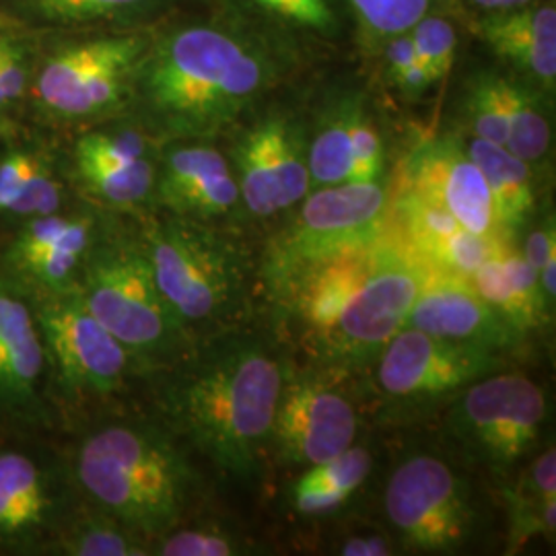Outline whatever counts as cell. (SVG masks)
Segmentation results:
<instances>
[{
  "label": "cell",
  "mask_w": 556,
  "mask_h": 556,
  "mask_svg": "<svg viewBox=\"0 0 556 556\" xmlns=\"http://www.w3.org/2000/svg\"><path fill=\"white\" fill-rule=\"evenodd\" d=\"M167 369L160 390L167 429L223 475L256 477L287 381V367L268 338L220 334Z\"/></svg>",
  "instance_id": "1"
},
{
  "label": "cell",
  "mask_w": 556,
  "mask_h": 556,
  "mask_svg": "<svg viewBox=\"0 0 556 556\" xmlns=\"http://www.w3.org/2000/svg\"><path fill=\"white\" fill-rule=\"evenodd\" d=\"M68 472L85 505L151 544L181 523L199 489L179 439L165 422L147 418L93 427L80 439Z\"/></svg>",
  "instance_id": "2"
},
{
  "label": "cell",
  "mask_w": 556,
  "mask_h": 556,
  "mask_svg": "<svg viewBox=\"0 0 556 556\" xmlns=\"http://www.w3.org/2000/svg\"><path fill=\"white\" fill-rule=\"evenodd\" d=\"M140 98L172 137H211L258 100L268 68L241 41L213 27H190L144 62Z\"/></svg>",
  "instance_id": "3"
},
{
  "label": "cell",
  "mask_w": 556,
  "mask_h": 556,
  "mask_svg": "<svg viewBox=\"0 0 556 556\" xmlns=\"http://www.w3.org/2000/svg\"><path fill=\"white\" fill-rule=\"evenodd\" d=\"M77 291L140 371L167 369L190 351V332L161 295L139 236L101 229L80 268Z\"/></svg>",
  "instance_id": "4"
},
{
  "label": "cell",
  "mask_w": 556,
  "mask_h": 556,
  "mask_svg": "<svg viewBox=\"0 0 556 556\" xmlns=\"http://www.w3.org/2000/svg\"><path fill=\"white\" fill-rule=\"evenodd\" d=\"M139 239L161 295L190 334L238 314L248 275L233 239L176 215L147 223Z\"/></svg>",
  "instance_id": "5"
},
{
  "label": "cell",
  "mask_w": 556,
  "mask_h": 556,
  "mask_svg": "<svg viewBox=\"0 0 556 556\" xmlns=\"http://www.w3.org/2000/svg\"><path fill=\"white\" fill-rule=\"evenodd\" d=\"M390 219L386 190L374 184H338L307 192L298 217L266 248L262 278L278 303L319 264L378 239Z\"/></svg>",
  "instance_id": "6"
},
{
  "label": "cell",
  "mask_w": 556,
  "mask_h": 556,
  "mask_svg": "<svg viewBox=\"0 0 556 556\" xmlns=\"http://www.w3.org/2000/svg\"><path fill=\"white\" fill-rule=\"evenodd\" d=\"M427 273L429 268L388 220L369 275L337 324L309 351V357L334 371L376 361L390 340L406 328Z\"/></svg>",
  "instance_id": "7"
},
{
  "label": "cell",
  "mask_w": 556,
  "mask_h": 556,
  "mask_svg": "<svg viewBox=\"0 0 556 556\" xmlns=\"http://www.w3.org/2000/svg\"><path fill=\"white\" fill-rule=\"evenodd\" d=\"M29 298L50 363L54 394L71 397L116 394L137 365L87 309L77 287Z\"/></svg>",
  "instance_id": "8"
},
{
  "label": "cell",
  "mask_w": 556,
  "mask_h": 556,
  "mask_svg": "<svg viewBox=\"0 0 556 556\" xmlns=\"http://www.w3.org/2000/svg\"><path fill=\"white\" fill-rule=\"evenodd\" d=\"M546 420V396L521 374H491L459 392L447 435L495 472L509 470L536 445Z\"/></svg>",
  "instance_id": "9"
},
{
  "label": "cell",
  "mask_w": 556,
  "mask_h": 556,
  "mask_svg": "<svg viewBox=\"0 0 556 556\" xmlns=\"http://www.w3.org/2000/svg\"><path fill=\"white\" fill-rule=\"evenodd\" d=\"M386 514L406 546L454 553L475 530V507L450 464L418 454L397 464L386 489Z\"/></svg>",
  "instance_id": "10"
},
{
  "label": "cell",
  "mask_w": 556,
  "mask_h": 556,
  "mask_svg": "<svg viewBox=\"0 0 556 556\" xmlns=\"http://www.w3.org/2000/svg\"><path fill=\"white\" fill-rule=\"evenodd\" d=\"M68 468L34 450H0V551L50 553L77 511Z\"/></svg>",
  "instance_id": "11"
},
{
  "label": "cell",
  "mask_w": 556,
  "mask_h": 556,
  "mask_svg": "<svg viewBox=\"0 0 556 556\" xmlns=\"http://www.w3.org/2000/svg\"><path fill=\"white\" fill-rule=\"evenodd\" d=\"M357 429L355 404L338 388L334 369L305 374L282 386L268 450L282 466L309 468L355 445Z\"/></svg>",
  "instance_id": "12"
},
{
  "label": "cell",
  "mask_w": 556,
  "mask_h": 556,
  "mask_svg": "<svg viewBox=\"0 0 556 556\" xmlns=\"http://www.w3.org/2000/svg\"><path fill=\"white\" fill-rule=\"evenodd\" d=\"M378 386L397 402H425L462 392L501 369V353L404 328L378 358Z\"/></svg>",
  "instance_id": "13"
},
{
  "label": "cell",
  "mask_w": 556,
  "mask_h": 556,
  "mask_svg": "<svg viewBox=\"0 0 556 556\" xmlns=\"http://www.w3.org/2000/svg\"><path fill=\"white\" fill-rule=\"evenodd\" d=\"M54 417V388L29 293L0 273V420L41 427Z\"/></svg>",
  "instance_id": "14"
},
{
  "label": "cell",
  "mask_w": 556,
  "mask_h": 556,
  "mask_svg": "<svg viewBox=\"0 0 556 556\" xmlns=\"http://www.w3.org/2000/svg\"><path fill=\"white\" fill-rule=\"evenodd\" d=\"M139 38H110L68 48L48 60L38 79L41 108L62 119L98 116L118 103L140 56Z\"/></svg>",
  "instance_id": "15"
},
{
  "label": "cell",
  "mask_w": 556,
  "mask_h": 556,
  "mask_svg": "<svg viewBox=\"0 0 556 556\" xmlns=\"http://www.w3.org/2000/svg\"><path fill=\"white\" fill-rule=\"evenodd\" d=\"M100 233V223L89 213L59 211L23 220L2 252L0 273L29 295L71 291Z\"/></svg>",
  "instance_id": "16"
},
{
  "label": "cell",
  "mask_w": 556,
  "mask_h": 556,
  "mask_svg": "<svg viewBox=\"0 0 556 556\" xmlns=\"http://www.w3.org/2000/svg\"><path fill=\"white\" fill-rule=\"evenodd\" d=\"M241 202L256 217H273L307 197V147L287 118H266L248 130L236 147Z\"/></svg>",
  "instance_id": "17"
},
{
  "label": "cell",
  "mask_w": 556,
  "mask_h": 556,
  "mask_svg": "<svg viewBox=\"0 0 556 556\" xmlns=\"http://www.w3.org/2000/svg\"><path fill=\"white\" fill-rule=\"evenodd\" d=\"M402 188L433 202L478 236L511 241L498 223L486 179L468 151L454 140L418 149L404 172Z\"/></svg>",
  "instance_id": "18"
},
{
  "label": "cell",
  "mask_w": 556,
  "mask_h": 556,
  "mask_svg": "<svg viewBox=\"0 0 556 556\" xmlns=\"http://www.w3.org/2000/svg\"><path fill=\"white\" fill-rule=\"evenodd\" d=\"M406 328L495 353L514 351L523 337L478 295L468 278L439 270L427 273Z\"/></svg>",
  "instance_id": "19"
},
{
  "label": "cell",
  "mask_w": 556,
  "mask_h": 556,
  "mask_svg": "<svg viewBox=\"0 0 556 556\" xmlns=\"http://www.w3.org/2000/svg\"><path fill=\"white\" fill-rule=\"evenodd\" d=\"M397 236L429 270L470 278L478 266L511 250L509 239L478 236L429 200L402 188L390 208Z\"/></svg>",
  "instance_id": "20"
},
{
  "label": "cell",
  "mask_w": 556,
  "mask_h": 556,
  "mask_svg": "<svg viewBox=\"0 0 556 556\" xmlns=\"http://www.w3.org/2000/svg\"><path fill=\"white\" fill-rule=\"evenodd\" d=\"M153 199L169 215L204 223L229 215L241 194L238 179L217 149L184 144L165 155Z\"/></svg>",
  "instance_id": "21"
},
{
  "label": "cell",
  "mask_w": 556,
  "mask_h": 556,
  "mask_svg": "<svg viewBox=\"0 0 556 556\" xmlns=\"http://www.w3.org/2000/svg\"><path fill=\"white\" fill-rule=\"evenodd\" d=\"M468 280L478 295L519 334H528L548 324L553 307L544 298L538 273L514 248L486 260Z\"/></svg>",
  "instance_id": "22"
},
{
  "label": "cell",
  "mask_w": 556,
  "mask_h": 556,
  "mask_svg": "<svg viewBox=\"0 0 556 556\" xmlns=\"http://www.w3.org/2000/svg\"><path fill=\"white\" fill-rule=\"evenodd\" d=\"M478 36L498 56L516 62L532 77L553 87L556 77V13L553 7L514 9L480 21Z\"/></svg>",
  "instance_id": "23"
},
{
  "label": "cell",
  "mask_w": 556,
  "mask_h": 556,
  "mask_svg": "<svg viewBox=\"0 0 556 556\" xmlns=\"http://www.w3.org/2000/svg\"><path fill=\"white\" fill-rule=\"evenodd\" d=\"M468 155L486 179L501 227L514 238L536 204L530 163L516 157L509 149L482 139L470 142Z\"/></svg>",
  "instance_id": "24"
},
{
  "label": "cell",
  "mask_w": 556,
  "mask_h": 556,
  "mask_svg": "<svg viewBox=\"0 0 556 556\" xmlns=\"http://www.w3.org/2000/svg\"><path fill=\"white\" fill-rule=\"evenodd\" d=\"M52 555H151V542L98 509L83 503L50 546Z\"/></svg>",
  "instance_id": "25"
},
{
  "label": "cell",
  "mask_w": 556,
  "mask_h": 556,
  "mask_svg": "<svg viewBox=\"0 0 556 556\" xmlns=\"http://www.w3.org/2000/svg\"><path fill=\"white\" fill-rule=\"evenodd\" d=\"M89 197L114 208H137L153 197L157 167L149 157L130 161L75 160Z\"/></svg>",
  "instance_id": "26"
},
{
  "label": "cell",
  "mask_w": 556,
  "mask_h": 556,
  "mask_svg": "<svg viewBox=\"0 0 556 556\" xmlns=\"http://www.w3.org/2000/svg\"><path fill=\"white\" fill-rule=\"evenodd\" d=\"M505 101H507V142L516 157L526 163H536L548 153L551 147V122L542 110L536 96L511 80L505 79Z\"/></svg>",
  "instance_id": "27"
},
{
  "label": "cell",
  "mask_w": 556,
  "mask_h": 556,
  "mask_svg": "<svg viewBox=\"0 0 556 556\" xmlns=\"http://www.w3.org/2000/svg\"><path fill=\"white\" fill-rule=\"evenodd\" d=\"M358 112L346 110L328 119L318 137L307 147V167L312 186H338L351 181L353 174V130Z\"/></svg>",
  "instance_id": "28"
},
{
  "label": "cell",
  "mask_w": 556,
  "mask_h": 556,
  "mask_svg": "<svg viewBox=\"0 0 556 556\" xmlns=\"http://www.w3.org/2000/svg\"><path fill=\"white\" fill-rule=\"evenodd\" d=\"M250 553L252 548L243 538L219 526L181 528L179 523L151 544V555L161 556H238Z\"/></svg>",
  "instance_id": "29"
},
{
  "label": "cell",
  "mask_w": 556,
  "mask_h": 556,
  "mask_svg": "<svg viewBox=\"0 0 556 556\" xmlns=\"http://www.w3.org/2000/svg\"><path fill=\"white\" fill-rule=\"evenodd\" d=\"M371 472V456L363 445H351L340 456L309 466L298 478L293 493L303 491H344L355 495Z\"/></svg>",
  "instance_id": "30"
},
{
  "label": "cell",
  "mask_w": 556,
  "mask_h": 556,
  "mask_svg": "<svg viewBox=\"0 0 556 556\" xmlns=\"http://www.w3.org/2000/svg\"><path fill=\"white\" fill-rule=\"evenodd\" d=\"M468 118L477 139L505 147L507 142V101L505 79L484 75L468 96Z\"/></svg>",
  "instance_id": "31"
},
{
  "label": "cell",
  "mask_w": 556,
  "mask_h": 556,
  "mask_svg": "<svg viewBox=\"0 0 556 556\" xmlns=\"http://www.w3.org/2000/svg\"><path fill=\"white\" fill-rule=\"evenodd\" d=\"M351 4L374 36H400L427 15L431 0H351Z\"/></svg>",
  "instance_id": "32"
},
{
  "label": "cell",
  "mask_w": 556,
  "mask_h": 556,
  "mask_svg": "<svg viewBox=\"0 0 556 556\" xmlns=\"http://www.w3.org/2000/svg\"><path fill=\"white\" fill-rule=\"evenodd\" d=\"M410 36L417 48L418 60L427 68L433 83L443 79L456 54V34L454 27L447 21L439 17H422L410 29Z\"/></svg>",
  "instance_id": "33"
},
{
  "label": "cell",
  "mask_w": 556,
  "mask_h": 556,
  "mask_svg": "<svg viewBox=\"0 0 556 556\" xmlns=\"http://www.w3.org/2000/svg\"><path fill=\"white\" fill-rule=\"evenodd\" d=\"M62 186L50 167L40 161V165L34 169V174L23 186L20 197L9 208L7 217L23 220L38 219L46 215H54L62 211Z\"/></svg>",
  "instance_id": "34"
},
{
  "label": "cell",
  "mask_w": 556,
  "mask_h": 556,
  "mask_svg": "<svg viewBox=\"0 0 556 556\" xmlns=\"http://www.w3.org/2000/svg\"><path fill=\"white\" fill-rule=\"evenodd\" d=\"M556 498V452L555 447L538 456L521 475L516 484L505 493L507 511L526 509L538 503Z\"/></svg>",
  "instance_id": "35"
},
{
  "label": "cell",
  "mask_w": 556,
  "mask_h": 556,
  "mask_svg": "<svg viewBox=\"0 0 556 556\" xmlns=\"http://www.w3.org/2000/svg\"><path fill=\"white\" fill-rule=\"evenodd\" d=\"M388 60H390L392 79L406 96H420L433 85L427 68L418 60L417 48L410 31L394 38L388 50Z\"/></svg>",
  "instance_id": "36"
},
{
  "label": "cell",
  "mask_w": 556,
  "mask_h": 556,
  "mask_svg": "<svg viewBox=\"0 0 556 556\" xmlns=\"http://www.w3.org/2000/svg\"><path fill=\"white\" fill-rule=\"evenodd\" d=\"M556 498L538 503L526 509L509 511L507 532V555L519 553L532 538L555 536Z\"/></svg>",
  "instance_id": "37"
},
{
  "label": "cell",
  "mask_w": 556,
  "mask_h": 556,
  "mask_svg": "<svg viewBox=\"0 0 556 556\" xmlns=\"http://www.w3.org/2000/svg\"><path fill=\"white\" fill-rule=\"evenodd\" d=\"M383 167V144L378 128L361 114L353 130V174L355 184H374L379 181Z\"/></svg>",
  "instance_id": "38"
},
{
  "label": "cell",
  "mask_w": 556,
  "mask_h": 556,
  "mask_svg": "<svg viewBox=\"0 0 556 556\" xmlns=\"http://www.w3.org/2000/svg\"><path fill=\"white\" fill-rule=\"evenodd\" d=\"M43 20L85 21L112 13L139 0H31Z\"/></svg>",
  "instance_id": "39"
},
{
  "label": "cell",
  "mask_w": 556,
  "mask_h": 556,
  "mask_svg": "<svg viewBox=\"0 0 556 556\" xmlns=\"http://www.w3.org/2000/svg\"><path fill=\"white\" fill-rule=\"evenodd\" d=\"M40 161L38 155L25 151H15L0 161V215L7 217Z\"/></svg>",
  "instance_id": "40"
},
{
  "label": "cell",
  "mask_w": 556,
  "mask_h": 556,
  "mask_svg": "<svg viewBox=\"0 0 556 556\" xmlns=\"http://www.w3.org/2000/svg\"><path fill=\"white\" fill-rule=\"evenodd\" d=\"M260 7L270 9L285 20L295 21L299 25L328 29L332 25V13L326 0H254Z\"/></svg>",
  "instance_id": "41"
},
{
  "label": "cell",
  "mask_w": 556,
  "mask_h": 556,
  "mask_svg": "<svg viewBox=\"0 0 556 556\" xmlns=\"http://www.w3.org/2000/svg\"><path fill=\"white\" fill-rule=\"evenodd\" d=\"M25 66L17 48L0 38V110L20 100L25 91Z\"/></svg>",
  "instance_id": "42"
},
{
  "label": "cell",
  "mask_w": 556,
  "mask_h": 556,
  "mask_svg": "<svg viewBox=\"0 0 556 556\" xmlns=\"http://www.w3.org/2000/svg\"><path fill=\"white\" fill-rule=\"evenodd\" d=\"M521 256L526 258V262H528L536 273L542 270V266H544L548 260L556 258L555 220H544L540 227H536V229L528 236Z\"/></svg>",
  "instance_id": "43"
},
{
  "label": "cell",
  "mask_w": 556,
  "mask_h": 556,
  "mask_svg": "<svg viewBox=\"0 0 556 556\" xmlns=\"http://www.w3.org/2000/svg\"><path fill=\"white\" fill-rule=\"evenodd\" d=\"M344 556H388L394 555V546L386 536H353L349 538L340 551Z\"/></svg>",
  "instance_id": "44"
},
{
  "label": "cell",
  "mask_w": 556,
  "mask_h": 556,
  "mask_svg": "<svg viewBox=\"0 0 556 556\" xmlns=\"http://www.w3.org/2000/svg\"><path fill=\"white\" fill-rule=\"evenodd\" d=\"M503 9H516V7H526L528 0H501Z\"/></svg>",
  "instance_id": "45"
}]
</instances>
